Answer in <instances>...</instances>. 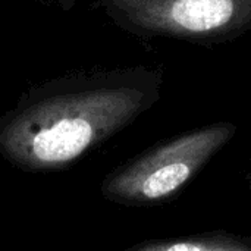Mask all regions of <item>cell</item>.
<instances>
[{
  "instance_id": "obj_1",
  "label": "cell",
  "mask_w": 251,
  "mask_h": 251,
  "mask_svg": "<svg viewBox=\"0 0 251 251\" xmlns=\"http://www.w3.org/2000/svg\"><path fill=\"white\" fill-rule=\"evenodd\" d=\"M162 85V71L135 68L84 91L44 100L7 125L0 144L32 168L68 163L153 107Z\"/></svg>"
},
{
  "instance_id": "obj_2",
  "label": "cell",
  "mask_w": 251,
  "mask_h": 251,
  "mask_svg": "<svg viewBox=\"0 0 251 251\" xmlns=\"http://www.w3.org/2000/svg\"><path fill=\"white\" fill-rule=\"evenodd\" d=\"M131 32L201 46L224 44L251 31V0H109Z\"/></svg>"
},
{
  "instance_id": "obj_3",
  "label": "cell",
  "mask_w": 251,
  "mask_h": 251,
  "mask_svg": "<svg viewBox=\"0 0 251 251\" xmlns=\"http://www.w3.org/2000/svg\"><path fill=\"white\" fill-rule=\"evenodd\" d=\"M237 132L231 122H216L178 135L138 157L110 178V196L156 201L176 193Z\"/></svg>"
},
{
  "instance_id": "obj_4",
  "label": "cell",
  "mask_w": 251,
  "mask_h": 251,
  "mask_svg": "<svg viewBox=\"0 0 251 251\" xmlns=\"http://www.w3.org/2000/svg\"><path fill=\"white\" fill-rule=\"evenodd\" d=\"M131 251H251V246L231 237H207L147 244Z\"/></svg>"
}]
</instances>
